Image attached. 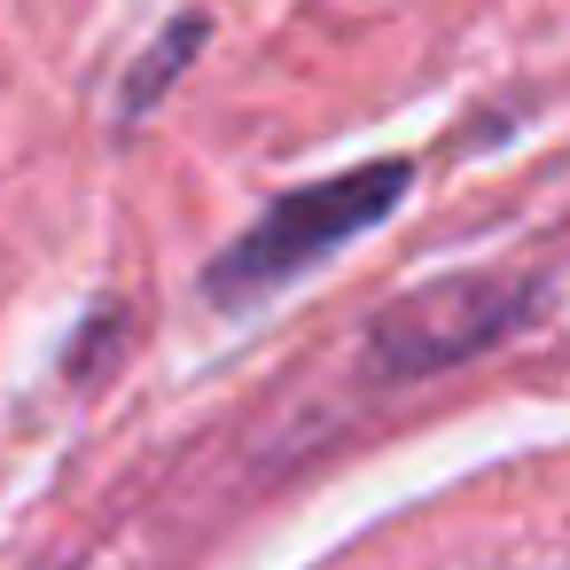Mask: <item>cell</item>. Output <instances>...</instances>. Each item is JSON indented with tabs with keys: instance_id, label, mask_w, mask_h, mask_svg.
<instances>
[{
	"instance_id": "1",
	"label": "cell",
	"mask_w": 570,
	"mask_h": 570,
	"mask_svg": "<svg viewBox=\"0 0 570 570\" xmlns=\"http://www.w3.org/2000/svg\"><path fill=\"white\" fill-rule=\"evenodd\" d=\"M414 188V157H375V165H352L336 180H305L289 196H274L212 266H204V297L212 313H250L266 305L274 289L305 282L313 266H328L344 243L375 235Z\"/></svg>"
},
{
	"instance_id": "2",
	"label": "cell",
	"mask_w": 570,
	"mask_h": 570,
	"mask_svg": "<svg viewBox=\"0 0 570 570\" xmlns=\"http://www.w3.org/2000/svg\"><path fill=\"white\" fill-rule=\"evenodd\" d=\"M531 321V289L523 282H500V274H453V282H430L399 305L375 313L367 328V375L375 383H422V375H445L476 352H492L500 336H515Z\"/></svg>"
},
{
	"instance_id": "3",
	"label": "cell",
	"mask_w": 570,
	"mask_h": 570,
	"mask_svg": "<svg viewBox=\"0 0 570 570\" xmlns=\"http://www.w3.org/2000/svg\"><path fill=\"white\" fill-rule=\"evenodd\" d=\"M204 40H212V17H180V24H173V32H165V40H157V48L141 56V63H134V79H126V102H118V118H126V126H141V118H149V110L165 102V87H173V79L188 71V56H196Z\"/></svg>"
}]
</instances>
